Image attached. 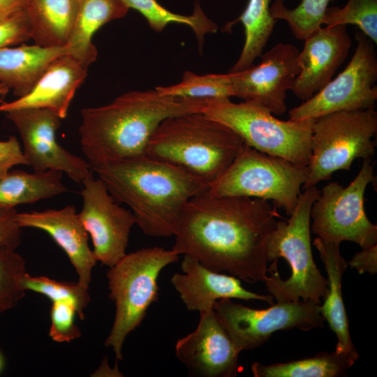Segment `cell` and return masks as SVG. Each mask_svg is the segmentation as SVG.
I'll return each instance as SVG.
<instances>
[{"label":"cell","mask_w":377,"mask_h":377,"mask_svg":"<svg viewBox=\"0 0 377 377\" xmlns=\"http://www.w3.org/2000/svg\"><path fill=\"white\" fill-rule=\"evenodd\" d=\"M278 217L276 207L267 200L214 196L207 191L185 205L172 250L214 272L263 282L268 272L267 242Z\"/></svg>","instance_id":"obj_1"},{"label":"cell","mask_w":377,"mask_h":377,"mask_svg":"<svg viewBox=\"0 0 377 377\" xmlns=\"http://www.w3.org/2000/svg\"><path fill=\"white\" fill-rule=\"evenodd\" d=\"M209 101L163 95L155 88L128 91L107 105L82 108L79 128L82 150L91 168L145 154L162 121L203 112Z\"/></svg>","instance_id":"obj_2"},{"label":"cell","mask_w":377,"mask_h":377,"mask_svg":"<svg viewBox=\"0 0 377 377\" xmlns=\"http://www.w3.org/2000/svg\"><path fill=\"white\" fill-rule=\"evenodd\" d=\"M117 202L151 237L175 235L186 203L208 190L201 178L147 154L91 167Z\"/></svg>","instance_id":"obj_3"},{"label":"cell","mask_w":377,"mask_h":377,"mask_svg":"<svg viewBox=\"0 0 377 377\" xmlns=\"http://www.w3.org/2000/svg\"><path fill=\"white\" fill-rule=\"evenodd\" d=\"M286 221H276L266 245L269 276L264 280L277 302L313 301L320 304L328 293V281L313 260L311 244V209L320 191L304 188Z\"/></svg>","instance_id":"obj_4"},{"label":"cell","mask_w":377,"mask_h":377,"mask_svg":"<svg viewBox=\"0 0 377 377\" xmlns=\"http://www.w3.org/2000/svg\"><path fill=\"white\" fill-rule=\"evenodd\" d=\"M244 145L235 132L203 112L169 117L151 136L146 154L179 166L209 185Z\"/></svg>","instance_id":"obj_5"},{"label":"cell","mask_w":377,"mask_h":377,"mask_svg":"<svg viewBox=\"0 0 377 377\" xmlns=\"http://www.w3.org/2000/svg\"><path fill=\"white\" fill-rule=\"evenodd\" d=\"M179 255L161 247L145 248L126 255L107 271L110 298L116 311L105 341L117 360L123 359L126 337L140 326L150 305L158 297L157 279L161 271L178 261Z\"/></svg>","instance_id":"obj_6"},{"label":"cell","mask_w":377,"mask_h":377,"mask_svg":"<svg viewBox=\"0 0 377 377\" xmlns=\"http://www.w3.org/2000/svg\"><path fill=\"white\" fill-rule=\"evenodd\" d=\"M235 132L244 144L261 152L308 166L314 119L283 121L256 103L211 99L203 112Z\"/></svg>","instance_id":"obj_7"},{"label":"cell","mask_w":377,"mask_h":377,"mask_svg":"<svg viewBox=\"0 0 377 377\" xmlns=\"http://www.w3.org/2000/svg\"><path fill=\"white\" fill-rule=\"evenodd\" d=\"M309 171V166L295 164L244 144L226 171L209 185L207 193L214 196L271 200L290 216Z\"/></svg>","instance_id":"obj_8"},{"label":"cell","mask_w":377,"mask_h":377,"mask_svg":"<svg viewBox=\"0 0 377 377\" xmlns=\"http://www.w3.org/2000/svg\"><path fill=\"white\" fill-rule=\"evenodd\" d=\"M376 132L374 108L339 111L314 119L309 171L302 187L329 180L337 170L350 171L357 158L371 159Z\"/></svg>","instance_id":"obj_9"},{"label":"cell","mask_w":377,"mask_h":377,"mask_svg":"<svg viewBox=\"0 0 377 377\" xmlns=\"http://www.w3.org/2000/svg\"><path fill=\"white\" fill-rule=\"evenodd\" d=\"M360 170L350 184L343 187L331 182L320 191L311 209V231L318 237L333 242L349 241L362 249L377 243V226L364 209V193L375 177L371 159L363 160Z\"/></svg>","instance_id":"obj_10"},{"label":"cell","mask_w":377,"mask_h":377,"mask_svg":"<svg viewBox=\"0 0 377 377\" xmlns=\"http://www.w3.org/2000/svg\"><path fill=\"white\" fill-rule=\"evenodd\" d=\"M213 309L238 353L260 346L276 331H309L325 322L320 304L310 300L277 302L259 310L221 299Z\"/></svg>","instance_id":"obj_11"},{"label":"cell","mask_w":377,"mask_h":377,"mask_svg":"<svg viewBox=\"0 0 377 377\" xmlns=\"http://www.w3.org/2000/svg\"><path fill=\"white\" fill-rule=\"evenodd\" d=\"M355 38L356 48L347 66L311 98L290 110V120L316 119L339 111L374 108L377 101L375 43L360 30L355 33Z\"/></svg>","instance_id":"obj_12"},{"label":"cell","mask_w":377,"mask_h":377,"mask_svg":"<svg viewBox=\"0 0 377 377\" xmlns=\"http://www.w3.org/2000/svg\"><path fill=\"white\" fill-rule=\"evenodd\" d=\"M82 184L83 205L79 219L91 236L96 260L112 267L126 255L135 216L119 205L98 177L91 175Z\"/></svg>","instance_id":"obj_13"},{"label":"cell","mask_w":377,"mask_h":377,"mask_svg":"<svg viewBox=\"0 0 377 377\" xmlns=\"http://www.w3.org/2000/svg\"><path fill=\"white\" fill-rule=\"evenodd\" d=\"M5 115L17 129L23 153L34 172L61 171L77 183L92 175L89 163L57 142L56 133L61 119L54 112L45 108H22Z\"/></svg>","instance_id":"obj_14"},{"label":"cell","mask_w":377,"mask_h":377,"mask_svg":"<svg viewBox=\"0 0 377 377\" xmlns=\"http://www.w3.org/2000/svg\"><path fill=\"white\" fill-rule=\"evenodd\" d=\"M299 52L292 44L278 43L262 54L258 64L229 73L234 96L263 106L273 114H283L287 91L300 71Z\"/></svg>","instance_id":"obj_15"},{"label":"cell","mask_w":377,"mask_h":377,"mask_svg":"<svg viewBox=\"0 0 377 377\" xmlns=\"http://www.w3.org/2000/svg\"><path fill=\"white\" fill-rule=\"evenodd\" d=\"M177 357L191 373L205 377H233L239 354L214 309L200 313L196 329L177 340Z\"/></svg>","instance_id":"obj_16"},{"label":"cell","mask_w":377,"mask_h":377,"mask_svg":"<svg viewBox=\"0 0 377 377\" xmlns=\"http://www.w3.org/2000/svg\"><path fill=\"white\" fill-rule=\"evenodd\" d=\"M300 68L291 91L305 101L323 88L346 59L352 41L346 26L320 27L304 40Z\"/></svg>","instance_id":"obj_17"},{"label":"cell","mask_w":377,"mask_h":377,"mask_svg":"<svg viewBox=\"0 0 377 377\" xmlns=\"http://www.w3.org/2000/svg\"><path fill=\"white\" fill-rule=\"evenodd\" d=\"M181 268L184 274L175 273L171 283L188 311L211 310L221 299L260 300L274 304L270 294L251 292L243 288L239 279L214 272L188 255H184Z\"/></svg>","instance_id":"obj_18"},{"label":"cell","mask_w":377,"mask_h":377,"mask_svg":"<svg viewBox=\"0 0 377 377\" xmlns=\"http://www.w3.org/2000/svg\"><path fill=\"white\" fill-rule=\"evenodd\" d=\"M15 219L21 228L47 232L68 256L78 275L77 282L89 288L91 271L97 260L89 246V234L73 205L60 209L17 212Z\"/></svg>","instance_id":"obj_19"},{"label":"cell","mask_w":377,"mask_h":377,"mask_svg":"<svg viewBox=\"0 0 377 377\" xmlns=\"http://www.w3.org/2000/svg\"><path fill=\"white\" fill-rule=\"evenodd\" d=\"M87 68L69 54L56 58L29 94L12 102L1 103L0 112L45 108L64 119L75 91L87 76Z\"/></svg>","instance_id":"obj_20"},{"label":"cell","mask_w":377,"mask_h":377,"mask_svg":"<svg viewBox=\"0 0 377 377\" xmlns=\"http://www.w3.org/2000/svg\"><path fill=\"white\" fill-rule=\"evenodd\" d=\"M340 244L318 237L313 242L328 277V293L320 306V313L337 337L334 351L338 354L347 355L356 361L359 354L350 337L341 289L342 276L348 264L341 254Z\"/></svg>","instance_id":"obj_21"},{"label":"cell","mask_w":377,"mask_h":377,"mask_svg":"<svg viewBox=\"0 0 377 377\" xmlns=\"http://www.w3.org/2000/svg\"><path fill=\"white\" fill-rule=\"evenodd\" d=\"M69 54L67 45L42 47L22 45L0 49V83L20 98L29 94L50 64L56 58Z\"/></svg>","instance_id":"obj_22"},{"label":"cell","mask_w":377,"mask_h":377,"mask_svg":"<svg viewBox=\"0 0 377 377\" xmlns=\"http://www.w3.org/2000/svg\"><path fill=\"white\" fill-rule=\"evenodd\" d=\"M128 8L122 0H78L73 31L67 45L69 54L88 67L97 57L94 34L105 24L124 17Z\"/></svg>","instance_id":"obj_23"},{"label":"cell","mask_w":377,"mask_h":377,"mask_svg":"<svg viewBox=\"0 0 377 377\" xmlns=\"http://www.w3.org/2000/svg\"><path fill=\"white\" fill-rule=\"evenodd\" d=\"M78 0H27L25 12L31 39L42 47L68 45L74 27Z\"/></svg>","instance_id":"obj_24"},{"label":"cell","mask_w":377,"mask_h":377,"mask_svg":"<svg viewBox=\"0 0 377 377\" xmlns=\"http://www.w3.org/2000/svg\"><path fill=\"white\" fill-rule=\"evenodd\" d=\"M62 172L49 170L29 173L13 170L0 176V208L11 209L67 192Z\"/></svg>","instance_id":"obj_25"},{"label":"cell","mask_w":377,"mask_h":377,"mask_svg":"<svg viewBox=\"0 0 377 377\" xmlns=\"http://www.w3.org/2000/svg\"><path fill=\"white\" fill-rule=\"evenodd\" d=\"M355 361L345 354L320 352L313 357L265 365H251L254 377H339L346 376Z\"/></svg>","instance_id":"obj_26"},{"label":"cell","mask_w":377,"mask_h":377,"mask_svg":"<svg viewBox=\"0 0 377 377\" xmlns=\"http://www.w3.org/2000/svg\"><path fill=\"white\" fill-rule=\"evenodd\" d=\"M271 0H249L242 15L234 22H240L244 29V44L241 54L229 70L235 73L246 70L260 57L268 42L277 20L270 13Z\"/></svg>","instance_id":"obj_27"},{"label":"cell","mask_w":377,"mask_h":377,"mask_svg":"<svg viewBox=\"0 0 377 377\" xmlns=\"http://www.w3.org/2000/svg\"><path fill=\"white\" fill-rule=\"evenodd\" d=\"M122 1L128 8H133L141 13L155 31L161 32L172 22L190 27L194 31L200 47L205 34L217 31L216 24L206 16L198 3H195L192 15H182L168 10L156 0Z\"/></svg>","instance_id":"obj_28"},{"label":"cell","mask_w":377,"mask_h":377,"mask_svg":"<svg viewBox=\"0 0 377 377\" xmlns=\"http://www.w3.org/2000/svg\"><path fill=\"white\" fill-rule=\"evenodd\" d=\"M156 89L163 95L198 99L230 98L234 96L229 73L199 75L186 71L180 82Z\"/></svg>","instance_id":"obj_29"},{"label":"cell","mask_w":377,"mask_h":377,"mask_svg":"<svg viewBox=\"0 0 377 377\" xmlns=\"http://www.w3.org/2000/svg\"><path fill=\"white\" fill-rule=\"evenodd\" d=\"M332 0H302L293 9L285 6L283 0H275L270 7L272 17L287 22L296 38L304 40L322 27V20Z\"/></svg>","instance_id":"obj_30"},{"label":"cell","mask_w":377,"mask_h":377,"mask_svg":"<svg viewBox=\"0 0 377 377\" xmlns=\"http://www.w3.org/2000/svg\"><path fill=\"white\" fill-rule=\"evenodd\" d=\"M325 26L353 24L377 43V0H348L339 8H327L322 20Z\"/></svg>","instance_id":"obj_31"},{"label":"cell","mask_w":377,"mask_h":377,"mask_svg":"<svg viewBox=\"0 0 377 377\" xmlns=\"http://www.w3.org/2000/svg\"><path fill=\"white\" fill-rule=\"evenodd\" d=\"M24 290L42 294L52 302H68L73 304L80 319H84V309L91 301L86 288L78 282L66 283L56 281L45 276H32L27 272L22 280Z\"/></svg>","instance_id":"obj_32"},{"label":"cell","mask_w":377,"mask_h":377,"mask_svg":"<svg viewBox=\"0 0 377 377\" xmlns=\"http://www.w3.org/2000/svg\"><path fill=\"white\" fill-rule=\"evenodd\" d=\"M26 273L25 261L15 250L0 251V313L14 308L24 297L22 280Z\"/></svg>","instance_id":"obj_33"},{"label":"cell","mask_w":377,"mask_h":377,"mask_svg":"<svg viewBox=\"0 0 377 377\" xmlns=\"http://www.w3.org/2000/svg\"><path fill=\"white\" fill-rule=\"evenodd\" d=\"M77 311L68 302H53L50 310L51 325L49 336L56 342H70L81 336V331L75 323Z\"/></svg>","instance_id":"obj_34"},{"label":"cell","mask_w":377,"mask_h":377,"mask_svg":"<svg viewBox=\"0 0 377 377\" xmlns=\"http://www.w3.org/2000/svg\"><path fill=\"white\" fill-rule=\"evenodd\" d=\"M31 39V27L25 10L0 20V49Z\"/></svg>","instance_id":"obj_35"},{"label":"cell","mask_w":377,"mask_h":377,"mask_svg":"<svg viewBox=\"0 0 377 377\" xmlns=\"http://www.w3.org/2000/svg\"><path fill=\"white\" fill-rule=\"evenodd\" d=\"M15 208H0V251L15 250L21 242V227L15 219Z\"/></svg>","instance_id":"obj_36"},{"label":"cell","mask_w":377,"mask_h":377,"mask_svg":"<svg viewBox=\"0 0 377 377\" xmlns=\"http://www.w3.org/2000/svg\"><path fill=\"white\" fill-rule=\"evenodd\" d=\"M17 165H29V163L17 138L10 135L7 140L0 141V176Z\"/></svg>","instance_id":"obj_37"},{"label":"cell","mask_w":377,"mask_h":377,"mask_svg":"<svg viewBox=\"0 0 377 377\" xmlns=\"http://www.w3.org/2000/svg\"><path fill=\"white\" fill-rule=\"evenodd\" d=\"M348 266L355 269L360 274L377 272V244L356 253L348 262Z\"/></svg>","instance_id":"obj_38"},{"label":"cell","mask_w":377,"mask_h":377,"mask_svg":"<svg viewBox=\"0 0 377 377\" xmlns=\"http://www.w3.org/2000/svg\"><path fill=\"white\" fill-rule=\"evenodd\" d=\"M27 0H0V20L25 10Z\"/></svg>","instance_id":"obj_39"},{"label":"cell","mask_w":377,"mask_h":377,"mask_svg":"<svg viewBox=\"0 0 377 377\" xmlns=\"http://www.w3.org/2000/svg\"><path fill=\"white\" fill-rule=\"evenodd\" d=\"M10 89L3 84L0 83V103L4 102L3 99Z\"/></svg>","instance_id":"obj_40"},{"label":"cell","mask_w":377,"mask_h":377,"mask_svg":"<svg viewBox=\"0 0 377 377\" xmlns=\"http://www.w3.org/2000/svg\"><path fill=\"white\" fill-rule=\"evenodd\" d=\"M3 357L0 353V373L1 371H2L3 368Z\"/></svg>","instance_id":"obj_41"}]
</instances>
